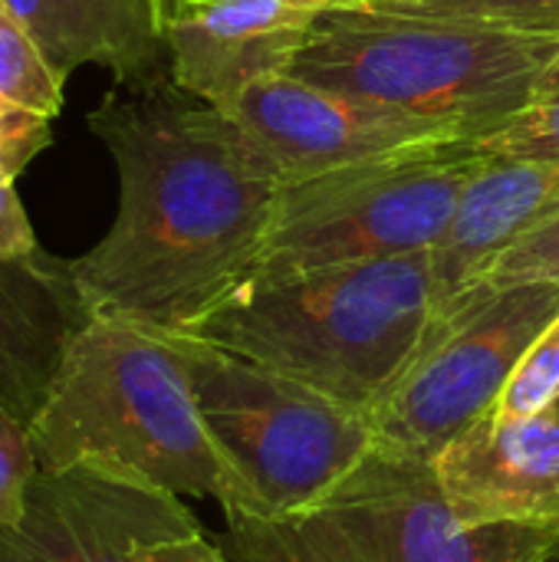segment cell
<instances>
[{"instance_id": "obj_1", "label": "cell", "mask_w": 559, "mask_h": 562, "mask_svg": "<svg viewBox=\"0 0 559 562\" xmlns=\"http://www.w3.org/2000/svg\"><path fill=\"white\" fill-rule=\"evenodd\" d=\"M89 128L119 168L109 234L69 260L92 316L194 333L241 290L287 188L241 122L168 76L115 86Z\"/></svg>"}, {"instance_id": "obj_2", "label": "cell", "mask_w": 559, "mask_h": 562, "mask_svg": "<svg viewBox=\"0 0 559 562\" xmlns=\"http://www.w3.org/2000/svg\"><path fill=\"white\" fill-rule=\"evenodd\" d=\"M40 471L99 468L254 517L244 481L201 418L181 336L92 316L30 422Z\"/></svg>"}, {"instance_id": "obj_3", "label": "cell", "mask_w": 559, "mask_h": 562, "mask_svg": "<svg viewBox=\"0 0 559 562\" xmlns=\"http://www.w3.org/2000/svg\"><path fill=\"white\" fill-rule=\"evenodd\" d=\"M432 310L428 250L250 280L188 336L372 415L415 362Z\"/></svg>"}, {"instance_id": "obj_4", "label": "cell", "mask_w": 559, "mask_h": 562, "mask_svg": "<svg viewBox=\"0 0 559 562\" xmlns=\"http://www.w3.org/2000/svg\"><path fill=\"white\" fill-rule=\"evenodd\" d=\"M557 49L559 36L547 33L336 7L320 13L287 76L481 145L527 109Z\"/></svg>"}, {"instance_id": "obj_5", "label": "cell", "mask_w": 559, "mask_h": 562, "mask_svg": "<svg viewBox=\"0 0 559 562\" xmlns=\"http://www.w3.org/2000/svg\"><path fill=\"white\" fill-rule=\"evenodd\" d=\"M234 562H554L557 524H465L435 464L372 448L329 494L287 517H237Z\"/></svg>"}, {"instance_id": "obj_6", "label": "cell", "mask_w": 559, "mask_h": 562, "mask_svg": "<svg viewBox=\"0 0 559 562\" xmlns=\"http://www.w3.org/2000/svg\"><path fill=\"white\" fill-rule=\"evenodd\" d=\"M484 161L478 145H435L287 184L250 280L435 250Z\"/></svg>"}, {"instance_id": "obj_7", "label": "cell", "mask_w": 559, "mask_h": 562, "mask_svg": "<svg viewBox=\"0 0 559 562\" xmlns=\"http://www.w3.org/2000/svg\"><path fill=\"white\" fill-rule=\"evenodd\" d=\"M181 349L208 435L244 481L254 517L316 504L376 448L366 412L204 339L181 336Z\"/></svg>"}, {"instance_id": "obj_8", "label": "cell", "mask_w": 559, "mask_h": 562, "mask_svg": "<svg viewBox=\"0 0 559 562\" xmlns=\"http://www.w3.org/2000/svg\"><path fill=\"white\" fill-rule=\"evenodd\" d=\"M559 316V283H481L428 323L425 342L392 395L369 415L376 448L432 461L488 418L517 362Z\"/></svg>"}, {"instance_id": "obj_9", "label": "cell", "mask_w": 559, "mask_h": 562, "mask_svg": "<svg viewBox=\"0 0 559 562\" xmlns=\"http://www.w3.org/2000/svg\"><path fill=\"white\" fill-rule=\"evenodd\" d=\"M201 533L178 494L76 464L33 477L20 520L0 527V562H152Z\"/></svg>"}, {"instance_id": "obj_10", "label": "cell", "mask_w": 559, "mask_h": 562, "mask_svg": "<svg viewBox=\"0 0 559 562\" xmlns=\"http://www.w3.org/2000/svg\"><path fill=\"white\" fill-rule=\"evenodd\" d=\"M241 128L267 151L287 184L395 151L465 145L405 112L277 76L227 105Z\"/></svg>"}, {"instance_id": "obj_11", "label": "cell", "mask_w": 559, "mask_h": 562, "mask_svg": "<svg viewBox=\"0 0 559 562\" xmlns=\"http://www.w3.org/2000/svg\"><path fill=\"white\" fill-rule=\"evenodd\" d=\"M323 10L320 0H168L158 7L168 79L227 109L290 72Z\"/></svg>"}, {"instance_id": "obj_12", "label": "cell", "mask_w": 559, "mask_h": 562, "mask_svg": "<svg viewBox=\"0 0 559 562\" xmlns=\"http://www.w3.org/2000/svg\"><path fill=\"white\" fill-rule=\"evenodd\" d=\"M435 474L465 524L559 527V405L491 412L435 458Z\"/></svg>"}, {"instance_id": "obj_13", "label": "cell", "mask_w": 559, "mask_h": 562, "mask_svg": "<svg viewBox=\"0 0 559 562\" xmlns=\"http://www.w3.org/2000/svg\"><path fill=\"white\" fill-rule=\"evenodd\" d=\"M557 211L559 161L488 155L465 188L445 237L432 250V319L451 313L481 283H488L497 260Z\"/></svg>"}, {"instance_id": "obj_14", "label": "cell", "mask_w": 559, "mask_h": 562, "mask_svg": "<svg viewBox=\"0 0 559 562\" xmlns=\"http://www.w3.org/2000/svg\"><path fill=\"white\" fill-rule=\"evenodd\" d=\"M89 319L69 260L43 247L0 257V398L20 418L33 422L69 342Z\"/></svg>"}, {"instance_id": "obj_15", "label": "cell", "mask_w": 559, "mask_h": 562, "mask_svg": "<svg viewBox=\"0 0 559 562\" xmlns=\"http://www.w3.org/2000/svg\"><path fill=\"white\" fill-rule=\"evenodd\" d=\"M33 33L49 66L69 79L102 66L115 86H148L168 76L158 0H3Z\"/></svg>"}, {"instance_id": "obj_16", "label": "cell", "mask_w": 559, "mask_h": 562, "mask_svg": "<svg viewBox=\"0 0 559 562\" xmlns=\"http://www.w3.org/2000/svg\"><path fill=\"white\" fill-rule=\"evenodd\" d=\"M63 82L26 23L0 0V102L56 119L63 112Z\"/></svg>"}, {"instance_id": "obj_17", "label": "cell", "mask_w": 559, "mask_h": 562, "mask_svg": "<svg viewBox=\"0 0 559 562\" xmlns=\"http://www.w3.org/2000/svg\"><path fill=\"white\" fill-rule=\"evenodd\" d=\"M478 148L521 161H559V49L547 63L527 109Z\"/></svg>"}, {"instance_id": "obj_18", "label": "cell", "mask_w": 559, "mask_h": 562, "mask_svg": "<svg viewBox=\"0 0 559 562\" xmlns=\"http://www.w3.org/2000/svg\"><path fill=\"white\" fill-rule=\"evenodd\" d=\"M376 10L412 16H455L521 33L559 36V0H369Z\"/></svg>"}, {"instance_id": "obj_19", "label": "cell", "mask_w": 559, "mask_h": 562, "mask_svg": "<svg viewBox=\"0 0 559 562\" xmlns=\"http://www.w3.org/2000/svg\"><path fill=\"white\" fill-rule=\"evenodd\" d=\"M559 405V316L517 362L501 402V415H537Z\"/></svg>"}, {"instance_id": "obj_20", "label": "cell", "mask_w": 559, "mask_h": 562, "mask_svg": "<svg viewBox=\"0 0 559 562\" xmlns=\"http://www.w3.org/2000/svg\"><path fill=\"white\" fill-rule=\"evenodd\" d=\"M36 474H40V458L33 448L30 422L20 418L0 398V527L20 520Z\"/></svg>"}, {"instance_id": "obj_21", "label": "cell", "mask_w": 559, "mask_h": 562, "mask_svg": "<svg viewBox=\"0 0 559 562\" xmlns=\"http://www.w3.org/2000/svg\"><path fill=\"white\" fill-rule=\"evenodd\" d=\"M491 286L514 283H559V211L517 240L491 270Z\"/></svg>"}, {"instance_id": "obj_22", "label": "cell", "mask_w": 559, "mask_h": 562, "mask_svg": "<svg viewBox=\"0 0 559 562\" xmlns=\"http://www.w3.org/2000/svg\"><path fill=\"white\" fill-rule=\"evenodd\" d=\"M53 119L0 102V178L16 181L23 168L49 145Z\"/></svg>"}, {"instance_id": "obj_23", "label": "cell", "mask_w": 559, "mask_h": 562, "mask_svg": "<svg viewBox=\"0 0 559 562\" xmlns=\"http://www.w3.org/2000/svg\"><path fill=\"white\" fill-rule=\"evenodd\" d=\"M33 250H40V244L26 221L23 201L13 181L0 178V257H26Z\"/></svg>"}, {"instance_id": "obj_24", "label": "cell", "mask_w": 559, "mask_h": 562, "mask_svg": "<svg viewBox=\"0 0 559 562\" xmlns=\"http://www.w3.org/2000/svg\"><path fill=\"white\" fill-rule=\"evenodd\" d=\"M152 562H234L221 547L217 540L201 537H188V540H175L165 543L152 553Z\"/></svg>"}, {"instance_id": "obj_25", "label": "cell", "mask_w": 559, "mask_h": 562, "mask_svg": "<svg viewBox=\"0 0 559 562\" xmlns=\"http://www.w3.org/2000/svg\"><path fill=\"white\" fill-rule=\"evenodd\" d=\"M161 3H168V0H161ZM158 3V7H161ZM326 10H336V7H369V0H320Z\"/></svg>"}, {"instance_id": "obj_26", "label": "cell", "mask_w": 559, "mask_h": 562, "mask_svg": "<svg viewBox=\"0 0 559 562\" xmlns=\"http://www.w3.org/2000/svg\"><path fill=\"white\" fill-rule=\"evenodd\" d=\"M158 3H161V0H158Z\"/></svg>"}]
</instances>
